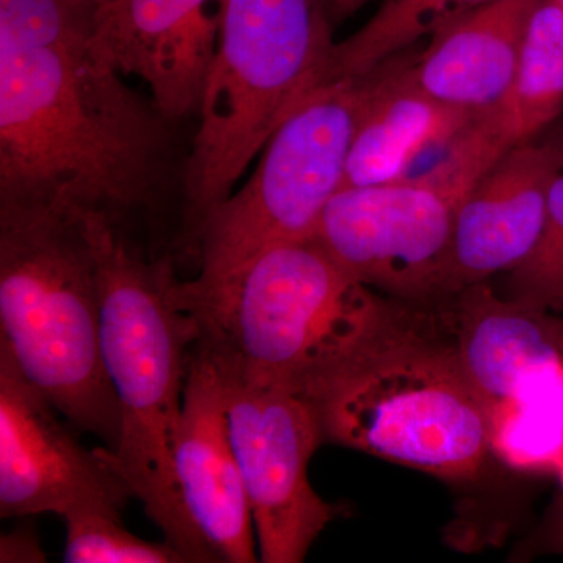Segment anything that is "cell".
Masks as SVG:
<instances>
[{"instance_id":"20","label":"cell","mask_w":563,"mask_h":563,"mask_svg":"<svg viewBox=\"0 0 563 563\" xmlns=\"http://www.w3.org/2000/svg\"><path fill=\"white\" fill-rule=\"evenodd\" d=\"M46 554L41 550L35 532L29 528L2 536L0 543V562H44Z\"/></svg>"},{"instance_id":"18","label":"cell","mask_w":563,"mask_h":563,"mask_svg":"<svg viewBox=\"0 0 563 563\" xmlns=\"http://www.w3.org/2000/svg\"><path fill=\"white\" fill-rule=\"evenodd\" d=\"M68 563H184L169 543L141 540L124 528L121 514L77 507L63 515Z\"/></svg>"},{"instance_id":"3","label":"cell","mask_w":563,"mask_h":563,"mask_svg":"<svg viewBox=\"0 0 563 563\" xmlns=\"http://www.w3.org/2000/svg\"><path fill=\"white\" fill-rule=\"evenodd\" d=\"M198 342L225 372L306 396L417 306L355 279L313 236L263 251L220 287L191 295Z\"/></svg>"},{"instance_id":"24","label":"cell","mask_w":563,"mask_h":563,"mask_svg":"<svg viewBox=\"0 0 563 563\" xmlns=\"http://www.w3.org/2000/svg\"><path fill=\"white\" fill-rule=\"evenodd\" d=\"M95 2H98L99 5H103V3L110 2V0H95Z\"/></svg>"},{"instance_id":"11","label":"cell","mask_w":563,"mask_h":563,"mask_svg":"<svg viewBox=\"0 0 563 563\" xmlns=\"http://www.w3.org/2000/svg\"><path fill=\"white\" fill-rule=\"evenodd\" d=\"M180 501L218 562L254 563V517L233 451L224 384L217 362L196 340L174 444Z\"/></svg>"},{"instance_id":"1","label":"cell","mask_w":563,"mask_h":563,"mask_svg":"<svg viewBox=\"0 0 563 563\" xmlns=\"http://www.w3.org/2000/svg\"><path fill=\"white\" fill-rule=\"evenodd\" d=\"M91 38L0 46V206L101 214L132 239L165 190L172 121Z\"/></svg>"},{"instance_id":"13","label":"cell","mask_w":563,"mask_h":563,"mask_svg":"<svg viewBox=\"0 0 563 563\" xmlns=\"http://www.w3.org/2000/svg\"><path fill=\"white\" fill-rule=\"evenodd\" d=\"M562 169L553 147L537 139L507 151L474 184L455 217L451 295L512 272L528 257Z\"/></svg>"},{"instance_id":"9","label":"cell","mask_w":563,"mask_h":563,"mask_svg":"<svg viewBox=\"0 0 563 563\" xmlns=\"http://www.w3.org/2000/svg\"><path fill=\"white\" fill-rule=\"evenodd\" d=\"M218 368L229 433L254 517L258 561L301 563L340 512L309 481V463L324 443L317 410L299 393Z\"/></svg>"},{"instance_id":"5","label":"cell","mask_w":563,"mask_h":563,"mask_svg":"<svg viewBox=\"0 0 563 563\" xmlns=\"http://www.w3.org/2000/svg\"><path fill=\"white\" fill-rule=\"evenodd\" d=\"M0 344L25 379L110 451L121 417L102 361L98 258L81 214L0 206Z\"/></svg>"},{"instance_id":"23","label":"cell","mask_w":563,"mask_h":563,"mask_svg":"<svg viewBox=\"0 0 563 563\" xmlns=\"http://www.w3.org/2000/svg\"><path fill=\"white\" fill-rule=\"evenodd\" d=\"M539 140L550 144L563 163V117L558 122H554L542 136H539Z\"/></svg>"},{"instance_id":"2","label":"cell","mask_w":563,"mask_h":563,"mask_svg":"<svg viewBox=\"0 0 563 563\" xmlns=\"http://www.w3.org/2000/svg\"><path fill=\"white\" fill-rule=\"evenodd\" d=\"M98 258L102 361L121 417L109 454L147 518L185 562H218L180 501L174 444L199 328L173 254H144L101 214H81Z\"/></svg>"},{"instance_id":"14","label":"cell","mask_w":563,"mask_h":563,"mask_svg":"<svg viewBox=\"0 0 563 563\" xmlns=\"http://www.w3.org/2000/svg\"><path fill=\"white\" fill-rule=\"evenodd\" d=\"M410 60L396 55L374 69L376 80L352 140L343 188L407 179L421 158L446 151L476 118L422 90Z\"/></svg>"},{"instance_id":"12","label":"cell","mask_w":563,"mask_h":563,"mask_svg":"<svg viewBox=\"0 0 563 563\" xmlns=\"http://www.w3.org/2000/svg\"><path fill=\"white\" fill-rule=\"evenodd\" d=\"M225 0H110L91 44L124 76L140 77L166 120L198 111L217 55Z\"/></svg>"},{"instance_id":"4","label":"cell","mask_w":563,"mask_h":563,"mask_svg":"<svg viewBox=\"0 0 563 563\" xmlns=\"http://www.w3.org/2000/svg\"><path fill=\"white\" fill-rule=\"evenodd\" d=\"M324 443L446 481H472L490 450V426L442 309L409 317L309 395Z\"/></svg>"},{"instance_id":"17","label":"cell","mask_w":563,"mask_h":563,"mask_svg":"<svg viewBox=\"0 0 563 563\" xmlns=\"http://www.w3.org/2000/svg\"><path fill=\"white\" fill-rule=\"evenodd\" d=\"M493 0H383L372 20L333 46L324 84L362 77Z\"/></svg>"},{"instance_id":"7","label":"cell","mask_w":563,"mask_h":563,"mask_svg":"<svg viewBox=\"0 0 563 563\" xmlns=\"http://www.w3.org/2000/svg\"><path fill=\"white\" fill-rule=\"evenodd\" d=\"M374 80L376 70L328 81L282 122L246 185L203 222L195 252L199 273L184 280L185 290H214L263 251L313 236L325 207L343 188Z\"/></svg>"},{"instance_id":"22","label":"cell","mask_w":563,"mask_h":563,"mask_svg":"<svg viewBox=\"0 0 563 563\" xmlns=\"http://www.w3.org/2000/svg\"><path fill=\"white\" fill-rule=\"evenodd\" d=\"M369 2L372 0H325V7H328L332 24L336 25L351 18L352 14L357 13Z\"/></svg>"},{"instance_id":"8","label":"cell","mask_w":563,"mask_h":563,"mask_svg":"<svg viewBox=\"0 0 563 563\" xmlns=\"http://www.w3.org/2000/svg\"><path fill=\"white\" fill-rule=\"evenodd\" d=\"M468 192L439 162L417 177L342 188L313 239L374 291L407 306H439L453 296L455 217Z\"/></svg>"},{"instance_id":"25","label":"cell","mask_w":563,"mask_h":563,"mask_svg":"<svg viewBox=\"0 0 563 563\" xmlns=\"http://www.w3.org/2000/svg\"><path fill=\"white\" fill-rule=\"evenodd\" d=\"M555 2L561 3V5L563 7V0H555Z\"/></svg>"},{"instance_id":"19","label":"cell","mask_w":563,"mask_h":563,"mask_svg":"<svg viewBox=\"0 0 563 563\" xmlns=\"http://www.w3.org/2000/svg\"><path fill=\"white\" fill-rule=\"evenodd\" d=\"M507 296L563 320V169L555 177L536 246L507 273Z\"/></svg>"},{"instance_id":"15","label":"cell","mask_w":563,"mask_h":563,"mask_svg":"<svg viewBox=\"0 0 563 563\" xmlns=\"http://www.w3.org/2000/svg\"><path fill=\"white\" fill-rule=\"evenodd\" d=\"M540 0H493L433 33L410 60L415 81L437 101L485 113L512 85L526 27Z\"/></svg>"},{"instance_id":"16","label":"cell","mask_w":563,"mask_h":563,"mask_svg":"<svg viewBox=\"0 0 563 563\" xmlns=\"http://www.w3.org/2000/svg\"><path fill=\"white\" fill-rule=\"evenodd\" d=\"M562 117L563 7L555 0H540L526 27L512 85L473 124L504 155L539 139Z\"/></svg>"},{"instance_id":"21","label":"cell","mask_w":563,"mask_h":563,"mask_svg":"<svg viewBox=\"0 0 563 563\" xmlns=\"http://www.w3.org/2000/svg\"><path fill=\"white\" fill-rule=\"evenodd\" d=\"M536 543L542 553L563 555V485L544 514Z\"/></svg>"},{"instance_id":"6","label":"cell","mask_w":563,"mask_h":563,"mask_svg":"<svg viewBox=\"0 0 563 563\" xmlns=\"http://www.w3.org/2000/svg\"><path fill=\"white\" fill-rule=\"evenodd\" d=\"M333 46L325 0H225L181 179L179 251L195 255L211 211L282 122L324 85Z\"/></svg>"},{"instance_id":"10","label":"cell","mask_w":563,"mask_h":563,"mask_svg":"<svg viewBox=\"0 0 563 563\" xmlns=\"http://www.w3.org/2000/svg\"><path fill=\"white\" fill-rule=\"evenodd\" d=\"M60 417L0 344V517H63L77 507L122 514L133 496L109 450L81 446Z\"/></svg>"}]
</instances>
